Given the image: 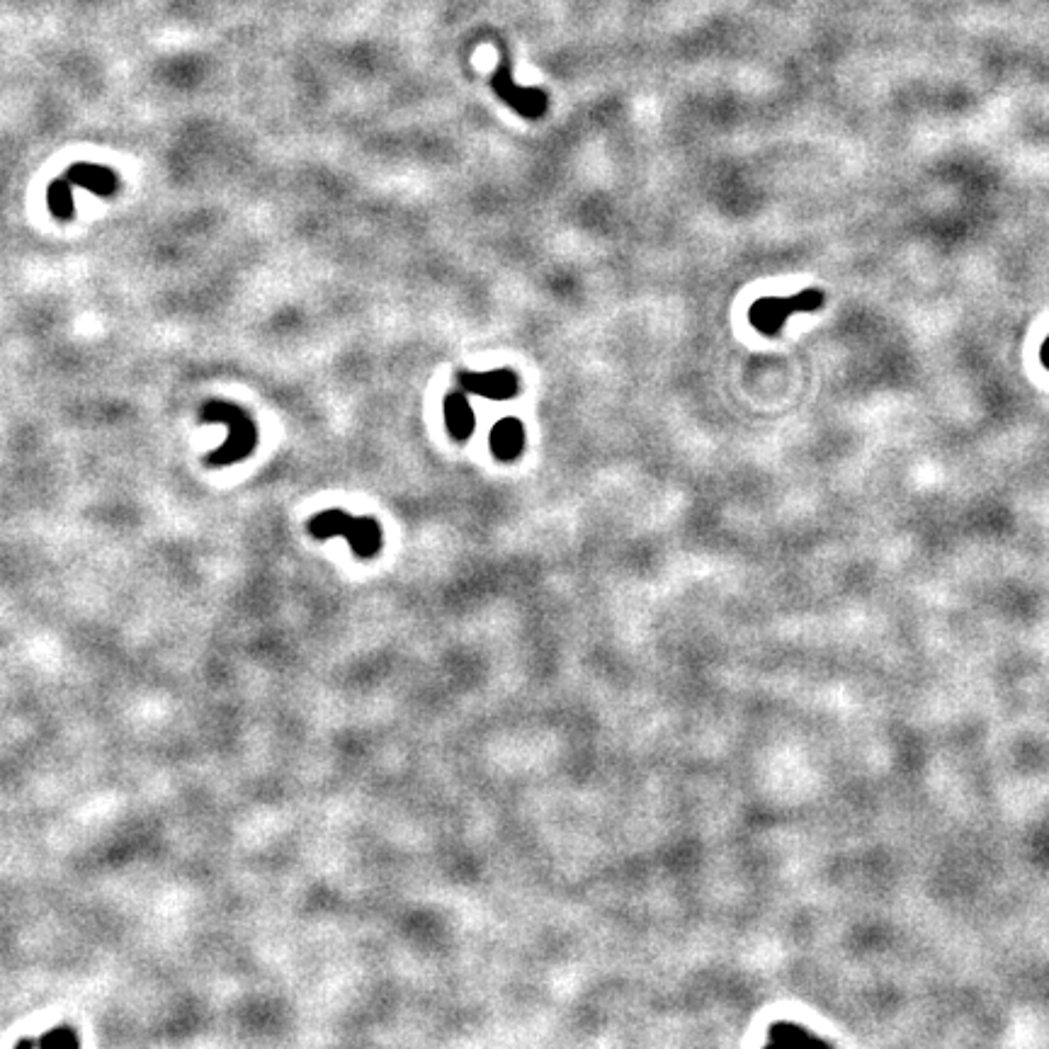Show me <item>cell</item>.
Instances as JSON below:
<instances>
[{
	"mask_svg": "<svg viewBox=\"0 0 1049 1049\" xmlns=\"http://www.w3.org/2000/svg\"><path fill=\"white\" fill-rule=\"evenodd\" d=\"M306 530H309V535H314L316 540L345 537L357 559H372L377 557L379 549H382V527H379L377 520L355 518V515H348L340 508L323 510V513L314 515V518L306 523Z\"/></svg>",
	"mask_w": 1049,
	"mask_h": 1049,
	"instance_id": "cell-1",
	"label": "cell"
},
{
	"mask_svg": "<svg viewBox=\"0 0 1049 1049\" xmlns=\"http://www.w3.org/2000/svg\"><path fill=\"white\" fill-rule=\"evenodd\" d=\"M824 304L821 289H804L792 297H763L748 309V321L763 336H778L787 319L795 314H812Z\"/></svg>",
	"mask_w": 1049,
	"mask_h": 1049,
	"instance_id": "cell-2",
	"label": "cell"
},
{
	"mask_svg": "<svg viewBox=\"0 0 1049 1049\" xmlns=\"http://www.w3.org/2000/svg\"><path fill=\"white\" fill-rule=\"evenodd\" d=\"M491 90L503 105H508L515 115L525 119H540L549 110V95L544 90L523 88V85L515 83L506 51H501V61H498V68L491 76Z\"/></svg>",
	"mask_w": 1049,
	"mask_h": 1049,
	"instance_id": "cell-3",
	"label": "cell"
},
{
	"mask_svg": "<svg viewBox=\"0 0 1049 1049\" xmlns=\"http://www.w3.org/2000/svg\"><path fill=\"white\" fill-rule=\"evenodd\" d=\"M219 408H221V413H214L212 408H207V416L224 418V421H229L231 423V440L226 442L224 450L207 459L209 464H217V467H221V464H229V462H238V459L248 457L255 450V442H258V433H255V423L246 416V413L241 411V408L226 406V404H219Z\"/></svg>",
	"mask_w": 1049,
	"mask_h": 1049,
	"instance_id": "cell-4",
	"label": "cell"
},
{
	"mask_svg": "<svg viewBox=\"0 0 1049 1049\" xmlns=\"http://www.w3.org/2000/svg\"><path fill=\"white\" fill-rule=\"evenodd\" d=\"M457 384L464 394H476L481 399L491 401H506L515 399L520 394V379L518 374L508 367H498V370L489 372H467L462 370L457 374Z\"/></svg>",
	"mask_w": 1049,
	"mask_h": 1049,
	"instance_id": "cell-5",
	"label": "cell"
},
{
	"mask_svg": "<svg viewBox=\"0 0 1049 1049\" xmlns=\"http://www.w3.org/2000/svg\"><path fill=\"white\" fill-rule=\"evenodd\" d=\"M525 425L518 418H501L491 428L489 445L493 457L501 459V462H515L525 450Z\"/></svg>",
	"mask_w": 1049,
	"mask_h": 1049,
	"instance_id": "cell-6",
	"label": "cell"
},
{
	"mask_svg": "<svg viewBox=\"0 0 1049 1049\" xmlns=\"http://www.w3.org/2000/svg\"><path fill=\"white\" fill-rule=\"evenodd\" d=\"M442 413H445L447 433H450L452 438H455L457 442H464L472 438L474 428H476V416H474L472 404H469L467 394H464L462 389L452 391V394L445 396V401H442Z\"/></svg>",
	"mask_w": 1049,
	"mask_h": 1049,
	"instance_id": "cell-7",
	"label": "cell"
},
{
	"mask_svg": "<svg viewBox=\"0 0 1049 1049\" xmlns=\"http://www.w3.org/2000/svg\"><path fill=\"white\" fill-rule=\"evenodd\" d=\"M64 180H68V183H73V185L88 187V190L98 192V195L102 197L115 195V192L119 190V178L115 175V170L102 168V166H90V163H78V166H71L66 170Z\"/></svg>",
	"mask_w": 1049,
	"mask_h": 1049,
	"instance_id": "cell-8",
	"label": "cell"
},
{
	"mask_svg": "<svg viewBox=\"0 0 1049 1049\" xmlns=\"http://www.w3.org/2000/svg\"><path fill=\"white\" fill-rule=\"evenodd\" d=\"M49 209L56 219L68 221L73 214V200L71 190H68V180H54L49 185Z\"/></svg>",
	"mask_w": 1049,
	"mask_h": 1049,
	"instance_id": "cell-9",
	"label": "cell"
},
{
	"mask_svg": "<svg viewBox=\"0 0 1049 1049\" xmlns=\"http://www.w3.org/2000/svg\"><path fill=\"white\" fill-rule=\"evenodd\" d=\"M76 1045H81V1037L76 1035V1030L68 1028V1025L49 1030L47 1035L37 1040V1047H76Z\"/></svg>",
	"mask_w": 1049,
	"mask_h": 1049,
	"instance_id": "cell-10",
	"label": "cell"
},
{
	"mask_svg": "<svg viewBox=\"0 0 1049 1049\" xmlns=\"http://www.w3.org/2000/svg\"><path fill=\"white\" fill-rule=\"evenodd\" d=\"M1040 357H1042V365H1045L1047 370H1049V338L1045 340V345H1042V353H1040Z\"/></svg>",
	"mask_w": 1049,
	"mask_h": 1049,
	"instance_id": "cell-11",
	"label": "cell"
}]
</instances>
